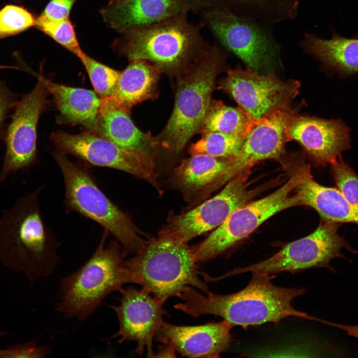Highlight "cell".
Segmentation results:
<instances>
[{
  "mask_svg": "<svg viewBox=\"0 0 358 358\" xmlns=\"http://www.w3.org/2000/svg\"><path fill=\"white\" fill-rule=\"evenodd\" d=\"M252 273V278L244 288L229 294L209 291L203 295L188 287L179 296L182 302L174 308L195 318L205 315L217 316L233 326L243 328L278 323L289 317L317 321L318 318L299 311L292 305L295 298L305 293V288L277 286L271 282L274 276Z\"/></svg>",
  "mask_w": 358,
  "mask_h": 358,
  "instance_id": "1",
  "label": "cell"
},
{
  "mask_svg": "<svg viewBox=\"0 0 358 358\" xmlns=\"http://www.w3.org/2000/svg\"><path fill=\"white\" fill-rule=\"evenodd\" d=\"M41 189L17 199L0 219V262L31 280L49 275L60 262L56 239L41 214Z\"/></svg>",
  "mask_w": 358,
  "mask_h": 358,
  "instance_id": "2",
  "label": "cell"
},
{
  "mask_svg": "<svg viewBox=\"0 0 358 358\" xmlns=\"http://www.w3.org/2000/svg\"><path fill=\"white\" fill-rule=\"evenodd\" d=\"M188 14L122 32L113 48L129 60H146L162 72L180 73L210 46L201 32L205 22L192 23Z\"/></svg>",
  "mask_w": 358,
  "mask_h": 358,
  "instance_id": "3",
  "label": "cell"
},
{
  "mask_svg": "<svg viewBox=\"0 0 358 358\" xmlns=\"http://www.w3.org/2000/svg\"><path fill=\"white\" fill-rule=\"evenodd\" d=\"M191 247L187 243L159 235L125 265L130 282L137 284L155 297L166 301L179 297L187 287L209 291L200 278Z\"/></svg>",
  "mask_w": 358,
  "mask_h": 358,
  "instance_id": "4",
  "label": "cell"
},
{
  "mask_svg": "<svg viewBox=\"0 0 358 358\" xmlns=\"http://www.w3.org/2000/svg\"><path fill=\"white\" fill-rule=\"evenodd\" d=\"M226 57L223 49L215 43L180 73L172 113L163 131L156 137L159 145L179 152L198 131Z\"/></svg>",
  "mask_w": 358,
  "mask_h": 358,
  "instance_id": "5",
  "label": "cell"
},
{
  "mask_svg": "<svg viewBox=\"0 0 358 358\" xmlns=\"http://www.w3.org/2000/svg\"><path fill=\"white\" fill-rule=\"evenodd\" d=\"M108 235L104 231L91 257L60 282L57 310L68 318L87 319L109 294L131 283L125 265L126 254L116 240L106 245Z\"/></svg>",
  "mask_w": 358,
  "mask_h": 358,
  "instance_id": "6",
  "label": "cell"
},
{
  "mask_svg": "<svg viewBox=\"0 0 358 358\" xmlns=\"http://www.w3.org/2000/svg\"><path fill=\"white\" fill-rule=\"evenodd\" d=\"M54 157L63 178L67 207L100 225L119 243L126 255L141 251L147 242L130 217L98 187L88 169L58 150Z\"/></svg>",
  "mask_w": 358,
  "mask_h": 358,
  "instance_id": "7",
  "label": "cell"
},
{
  "mask_svg": "<svg viewBox=\"0 0 358 358\" xmlns=\"http://www.w3.org/2000/svg\"><path fill=\"white\" fill-rule=\"evenodd\" d=\"M295 171L282 186L265 197L236 209L205 239L191 247L197 263L225 253L276 213L301 205L297 195H291L299 180L297 169Z\"/></svg>",
  "mask_w": 358,
  "mask_h": 358,
  "instance_id": "8",
  "label": "cell"
},
{
  "mask_svg": "<svg viewBox=\"0 0 358 358\" xmlns=\"http://www.w3.org/2000/svg\"><path fill=\"white\" fill-rule=\"evenodd\" d=\"M201 12L219 43L248 68L259 72L280 64V46L263 23L223 8L210 7Z\"/></svg>",
  "mask_w": 358,
  "mask_h": 358,
  "instance_id": "9",
  "label": "cell"
},
{
  "mask_svg": "<svg viewBox=\"0 0 358 358\" xmlns=\"http://www.w3.org/2000/svg\"><path fill=\"white\" fill-rule=\"evenodd\" d=\"M340 224L323 221L312 233L288 243L270 257L246 267L236 268L222 277L248 272L270 275L281 272L294 273L315 268L335 271L331 262L334 259L344 258L342 249L355 252L338 234Z\"/></svg>",
  "mask_w": 358,
  "mask_h": 358,
  "instance_id": "10",
  "label": "cell"
},
{
  "mask_svg": "<svg viewBox=\"0 0 358 358\" xmlns=\"http://www.w3.org/2000/svg\"><path fill=\"white\" fill-rule=\"evenodd\" d=\"M218 89L228 94L239 107L255 120L279 110L291 109L298 95L300 83L294 80L283 82L273 75L263 74L240 65L229 69Z\"/></svg>",
  "mask_w": 358,
  "mask_h": 358,
  "instance_id": "11",
  "label": "cell"
},
{
  "mask_svg": "<svg viewBox=\"0 0 358 358\" xmlns=\"http://www.w3.org/2000/svg\"><path fill=\"white\" fill-rule=\"evenodd\" d=\"M57 150L91 165L117 170L150 183L160 192L154 156L123 148L109 140L87 131L73 134L62 131L50 138Z\"/></svg>",
  "mask_w": 358,
  "mask_h": 358,
  "instance_id": "12",
  "label": "cell"
},
{
  "mask_svg": "<svg viewBox=\"0 0 358 358\" xmlns=\"http://www.w3.org/2000/svg\"><path fill=\"white\" fill-rule=\"evenodd\" d=\"M250 169L230 180L217 195L181 214L176 216L161 231L187 243L194 237L217 228L236 209L252 201L262 190L251 189L248 179Z\"/></svg>",
  "mask_w": 358,
  "mask_h": 358,
  "instance_id": "13",
  "label": "cell"
},
{
  "mask_svg": "<svg viewBox=\"0 0 358 358\" xmlns=\"http://www.w3.org/2000/svg\"><path fill=\"white\" fill-rule=\"evenodd\" d=\"M49 94L40 73L33 89L15 105L5 135V152L0 182L10 174L27 168L35 162L38 122L48 102Z\"/></svg>",
  "mask_w": 358,
  "mask_h": 358,
  "instance_id": "14",
  "label": "cell"
},
{
  "mask_svg": "<svg viewBox=\"0 0 358 358\" xmlns=\"http://www.w3.org/2000/svg\"><path fill=\"white\" fill-rule=\"evenodd\" d=\"M119 292V303L111 306L119 323L118 331L112 339H118L119 343L134 341L139 355L146 350L147 357L154 358L153 340L164 322L163 317L168 315L164 308L165 301L143 288L122 287Z\"/></svg>",
  "mask_w": 358,
  "mask_h": 358,
  "instance_id": "15",
  "label": "cell"
},
{
  "mask_svg": "<svg viewBox=\"0 0 358 358\" xmlns=\"http://www.w3.org/2000/svg\"><path fill=\"white\" fill-rule=\"evenodd\" d=\"M291 109L279 110L259 120L246 136L239 151L228 158L222 174L203 190L206 196L256 163L268 159H280L288 142L286 125Z\"/></svg>",
  "mask_w": 358,
  "mask_h": 358,
  "instance_id": "16",
  "label": "cell"
},
{
  "mask_svg": "<svg viewBox=\"0 0 358 358\" xmlns=\"http://www.w3.org/2000/svg\"><path fill=\"white\" fill-rule=\"evenodd\" d=\"M286 134L288 141L299 143L317 165L331 164L350 146L349 130L338 120L298 115L292 112L288 118Z\"/></svg>",
  "mask_w": 358,
  "mask_h": 358,
  "instance_id": "17",
  "label": "cell"
},
{
  "mask_svg": "<svg viewBox=\"0 0 358 358\" xmlns=\"http://www.w3.org/2000/svg\"><path fill=\"white\" fill-rule=\"evenodd\" d=\"M208 8L202 0H119L109 3L100 13L108 27L122 33Z\"/></svg>",
  "mask_w": 358,
  "mask_h": 358,
  "instance_id": "18",
  "label": "cell"
},
{
  "mask_svg": "<svg viewBox=\"0 0 358 358\" xmlns=\"http://www.w3.org/2000/svg\"><path fill=\"white\" fill-rule=\"evenodd\" d=\"M233 327L224 320L197 326H178L164 322L155 339L172 346L181 357L218 358L231 343Z\"/></svg>",
  "mask_w": 358,
  "mask_h": 358,
  "instance_id": "19",
  "label": "cell"
},
{
  "mask_svg": "<svg viewBox=\"0 0 358 358\" xmlns=\"http://www.w3.org/2000/svg\"><path fill=\"white\" fill-rule=\"evenodd\" d=\"M294 191L301 204L313 208L323 221L358 225V210L347 201L337 188L325 186L316 182L310 167L301 170L300 179Z\"/></svg>",
  "mask_w": 358,
  "mask_h": 358,
  "instance_id": "20",
  "label": "cell"
},
{
  "mask_svg": "<svg viewBox=\"0 0 358 358\" xmlns=\"http://www.w3.org/2000/svg\"><path fill=\"white\" fill-rule=\"evenodd\" d=\"M162 70L144 60H130L122 72L113 94L101 99L128 113L137 104L155 98Z\"/></svg>",
  "mask_w": 358,
  "mask_h": 358,
  "instance_id": "21",
  "label": "cell"
},
{
  "mask_svg": "<svg viewBox=\"0 0 358 358\" xmlns=\"http://www.w3.org/2000/svg\"><path fill=\"white\" fill-rule=\"evenodd\" d=\"M43 81L53 96L59 114V124L81 125L96 134L100 98L92 91L55 83L45 78Z\"/></svg>",
  "mask_w": 358,
  "mask_h": 358,
  "instance_id": "22",
  "label": "cell"
},
{
  "mask_svg": "<svg viewBox=\"0 0 358 358\" xmlns=\"http://www.w3.org/2000/svg\"><path fill=\"white\" fill-rule=\"evenodd\" d=\"M96 134L123 148L152 156L159 145L156 137L135 126L129 113L101 99Z\"/></svg>",
  "mask_w": 358,
  "mask_h": 358,
  "instance_id": "23",
  "label": "cell"
},
{
  "mask_svg": "<svg viewBox=\"0 0 358 358\" xmlns=\"http://www.w3.org/2000/svg\"><path fill=\"white\" fill-rule=\"evenodd\" d=\"M228 158L195 154L184 159L174 171L173 183L189 198L198 195L224 171Z\"/></svg>",
  "mask_w": 358,
  "mask_h": 358,
  "instance_id": "24",
  "label": "cell"
},
{
  "mask_svg": "<svg viewBox=\"0 0 358 358\" xmlns=\"http://www.w3.org/2000/svg\"><path fill=\"white\" fill-rule=\"evenodd\" d=\"M299 46L325 65L345 74L358 72V39L334 35L330 39L305 32Z\"/></svg>",
  "mask_w": 358,
  "mask_h": 358,
  "instance_id": "25",
  "label": "cell"
},
{
  "mask_svg": "<svg viewBox=\"0 0 358 358\" xmlns=\"http://www.w3.org/2000/svg\"><path fill=\"white\" fill-rule=\"evenodd\" d=\"M258 121L239 107L229 106L222 101L212 99L198 132L201 135L219 132L246 138Z\"/></svg>",
  "mask_w": 358,
  "mask_h": 358,
  "instance_id": "26",
  "label": "cell"
},
{
  "mask_svg": "<svg viewBox=\"0 0 358 358\" xmlns=\"http://www.w3.org/2000/svg\"><path fill=\"white\" fill-rule=\"evenodd\" d=\"M245 138L219 132L202 135L201 138L189 148L191 155L205 154L217 158H228L241 149Z\"/></svg>",
  "mask_w": 358,
  "mask_h": 358,
  "instance_id": "27",
  "label": "cell"
},
{
  "mask_svg": "<svg viewBox=\"0 0 358 358\" xmlns=\"http://www.w3.org/2000/svg\"><path fill=\"white\" fill-rule=\"evenodd\" d=\"M78 57L89 76L95 92L100 98L112 95L116 89L120 72L97 62L84 52Z\"/></svg>",
  "mask_w": 358,
  "mask_h": 358,
  "instance_id": "28",
  "label": "cell"
},
{
  "mask_svg": "<svg viewBox=\"0 0 358 358\" xmlns=\"http://www.w3.org/2000/svg\"><path fill=\"white\" fill-rule=\"evenodd\" d=\"M35 26L77 56L83 52L69 18L53 20L41 14L36 18Z\"/></svg>",
  "mask_w": 358,
  "mask_h": 358,
  "instance_id": "29",
  "label": "cell"
},
{
  "mask_svg": "<svg viewBox=\"0 0 358 358\" xmlns=\"http://www.w3.org/2000/svg\"><path fill=\"white\" fill-rule=\"evenodd\" d=\"M36 18L24 7L12 4L0 9V40L16 35L35 26Z\"/></svg>",
  "mask_w": 358,
  "mask_h": 358,
  "instance_id": "30",
  "label": "cell"
},
{
  "mask_svg": "<svg viewBox=\"0 0 358 358\" xmlns=\"http://www.w3.org/2000/svg\"><path fill=\"white\" fill-rule=\"evenodd\" d=\"M330 164L337 189L347 201L358 210V175L340 158Z\"/></svg>",
  "mask_w": 358,
  "mask_h": 358,
  "instance_id": "31",
  "label": "cell"
},
{
  "mask_svg": "<svg viewBox=\"0 0 358 358\" xmlns=\"http://www.w3.org/2000/svg\"><path fill=\"white\" fill-rule=\"evenodd\" d=\"M210 7H221L247 16L259 11L268 0H202Z\"/></svg>",
  "mask_w": 358,
  "mask_h": 358,
  "instance_id": "32",
  "label": "cell"
},
{
  "mask_svg": "<svg viewBox=\"0 0 358 358\" xmlns=\"http://www.w3.org/2000/svg\"><path fill=\"white\" fill-rule=\"evenodd\" d=\"M50 352L47 346H38L35 343L10 347L0 350L1 358H43Z\"/></svg>",
  "mask_w": 358,
  "mask_h": 358,
  "instance_id": "33",
  "label": "cell"
},
{
  "mask_svg": "<svg viewBox=\"0 0 358 358\" xmlns=\"http://www.w3.org/2000/svg\"><path fill=\"white\" fill-rule=\"evenodd\" d=\"M76 0H50L42 14L53 20L69 18L71 8Z\"/></svg>",
  "mask_w": 358,
  "mask_h": 358,
  "instance_id": "34",
  "label": "cell"
},
{
  "mask_svg": "<svg viewBox=\"0 0 358 358\" xmlns=\"http://www.w3.org/2000/svg\"><path fill=\"white\" fill-rule=\"evenodd\" d=\"M18 100L0 79V136L3 123L8 111L14 107Z\"/></svg>",
  "mask_w": 358,
  "mask_h": 358,
  "instance_id": "35",
  "label": "cell"
},
{
  "mask_svg": "<svg viewBox=\"0 0 358 358\" xmlns=\"http://www.w3.org/2000/svg\"><path fill=\"white\" fill-rule=\"evenodd\" d=\"M322 323L340 329L345 331L349 335L358 339V325H346L344 324L336 323L325 320H323Z\"/></svg>",
  "mask_w": 358,
  "mask_h": 358,
  "instance_id": "36",
  "label": "cell"
},
{
  "mask_svg": "<svg viewBox=\"0 0 358 358\" xmlns=\"http://www.w3.org/2000/svg\"><path fill=\"white\" fill-rule=\"evenodd\" d=\"M176 350L169 344H163V346L159 350L158 353L155 355L154 358L158 357H176Z\"/></svg>",
  "mask_w": 358,
  "mask_h": 358,
  "instance_id": "37",
  "label": "cell"
},
{
  "mask_svg": "<svg viewBox=\"0 0 358 358\" xmlns=\"http://www.w3.org/2000/svg\"><path fill=\"white\" fill-rule=\"evenodd\" d=\"M8 68L18 69V68H17V67H15L0 65V70L2 69H8Z\"/></svg>",
  "mask_w": 358,
  "mask_h": 358,
  "instance_id": "38",
  "label": "cell"
},
{
  "mask_svg": "<svg viewBox=\"0 0 358 358\" xmlns=\"http://www.w3.org/2000/svg\"><path fill=\"white\" fill-rule=\"evenodd\" d=\"M119 0H110L109 3H113L116 1H117Z\"/></svg>",
  "mask_w": 358,
  "mask_h": 358,
  "instance_id": "39",
  "label": "cell"
}]
</instances>
